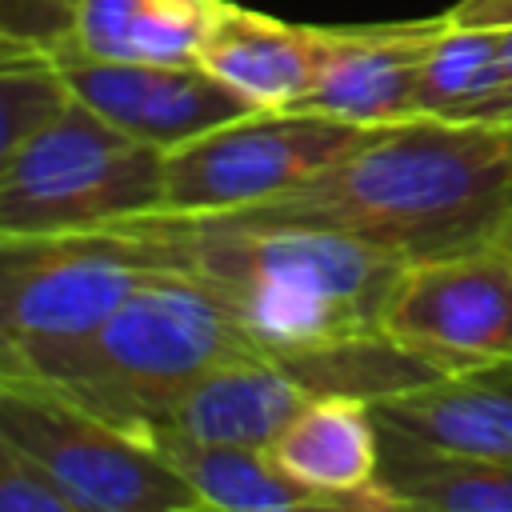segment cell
<instances>
[{
  "instance_id": "obj_23",
  "label": "cell",
  "mask_w": 512,
  "mask_h": 512,
  "mask_svg": "<svg viewBox=\"0 0 512 512\" xmlns=\"http://www.w3.org/2000/svg\"><path fill=\"white\" fill-rule=\"evenodd\" d=\"M504 236H508V240H512V228H508V232H504Z\"/></svg>"
},
{
  "instance_id": "obj_12",
  "label": "cell",
  "mask_w": 512,
  "mask_h": 512,
  "mask_svg": "<svg viewBox=\"0 0 512 512\" xmlns=\"http://www.w3.org/2000/svg\"><path fill=\"white\" fill-rule=\"evenodd\" d=\"M316 60H320V28L288 24L240 8L232 0L216 4L212 28L196 56V64H204L256 112L296 108L312 88Z\"/></svg>"
},
{
  "instance_id": "obj_13",
  "label": "cell",
  "mask_w": 512,
  "mask_h": 512,
  "mask_svg": "<svg viewBox=\"0 0 512 512\" xmlns=\"http://www.w3.org/2000/svg\"><path fill=\"white\" fill-rule=\"evenodd\" d=\"M312 396H320V392H312L308 380L292 364L264 356V352H252V356H236V360L212 368L176 404L172 420L160 432H176V436L204 440V444L268 448L276 440V432Z\"/></svg>"
},
{
  "instance_id": "obj_10",
  "label": "cell",
  "mask_w": 512,
  "mask_h": 512,
  "mask_svg": "<svg viewBox=\"0 0 512 512\" xmlns=\"http://www.w3.org/2000/svg\"><path fill=\"white\" fill-rule=\"evenodd\" d=\"M272 460L324 508H400L380 476V420L352 392L312 396L268 444Z\"/></svg>"
},
{
  "instance_id": "obj_14",
  "label": "cell",
  "mask_w": 512,
  "mask_h": 512,
  "mask_svg": "<svg viewBox=\"0 0 512 512\" xmlns=\"http://www.w3.org/2000/svg\"><path fill=\"white\" fill-rule=\"evenodd\" d=\"M220 0H76L72 36L56 52L128 64H192Z\"/></svg>"
},
{
  "instance_id": "obj_21",
  "label": "cell",
  "mask_w": 512,
  "mask_h": 512,
  "mask_svg": "<svg viewBox=\"0 0 512 512\" xmlns=\"http://www.w3.org/2000/svg\"><path fill=\"white\" fill-rule=\"evenodd\" d=\"M444 16L456 28H512V0H460Z\"/></svg>"
},
{
  "instance_id": "obj_20",
  "label": "cell",
  "mask_w": 512,
  "mask_h": 512,
  "mask_svg": "<svg viewBox=\"0 0 512 512\" xmlns=\"http://www.w3.org/2000/svg\"><path fill=\"white\" fill-rule=\"evenodd\" d=\"M76 0H0V36L4 44L56 52L72 36Z\"/></svg>"
},
{
  "instance_id": "obj_22",
  "label": "cell",
  "mask_w": 512,
  "mask_h": 512,
  "mask_svg": "<svg viewBox=\"0 0 512 512\" xmlns=\"http://www.w3.org/2000/svg\"><path fill=\"white\" fill-rule=\"evenodd\" d=\"M500 64H504L508 92H512V28H500Z\"/></svg>"
},
{
  "instance_id": "obj_16",
  "label": "cell",
  "mask_w": 512,
  "mask_h": 512,
  "mask_svg": "<svg viewBox=\"0 0 512 512\" xmlns=\"http://www.w3.org/2000/svg\"><path fill=\"white\" fill-rule=\"evenodd\" d=\"M180 476L196 488L204 508L216 512H292V508H324L316 492L296 484L268 448L252 444H204L176 432H160L152 440Z\"/></svg>"
},
{
  "instance_id": "obj_7",
  "label": "cell",
  "mask_w": 512,
  "mask_h": 512,
  "mask_svg": "<svg viewBox=\"0 0 512 512\" xmlns=\"http://www.w3.org/2000/svg\"><path fill=\"white\" fill-rule=\"evenodd\" d=\"M380 336L440 376L512 360V240L408 260L380 308Z\"/></svg>"
},
{
  "instance_id": "obj_19",
  "label": "cell",
  "mask_w": 512,
  "mask_h": 512,
  "mask_svg": "<svg viewBox=\"0 0 512 512\" xmlns=\"http://www.w3.org/2000/svg\"><path fill=\"white\" fill-rule=\"evenodd\" d=\"M0 512H76V504L36 456L0 436Z\"/></svg>"
},
{
  "instance_id": "obj_15",
  "label": "cell",
  "mask_w": 512,
  "mask_h": 512,
  "mask_svg": "<svg viewBox=\"0 0 512 512\" xmlns=\"http://www.w3.org/2000/svg\"><path fill=\"white\" fill-rule=\"evenodd\" d=\"M400 508L512 512V460L424 444L380 424V476Z\"/></svg>"
},
{
  "instance_id": "obj_17",
  "label": "cell",
  "mask_w": 512,
  "mask_h": 512,
  "mask_svg": "<svg viewBox=\"0 0 512 512\" xmlns=\"http://www.w3.org/2000/svg\"><path fill=\"white\" fill-rule=\"evenodd\" d=\"M416 108L432 120H512V92L500 64V28H456L448 24L432 44Z\"/></svg>"
},
{
  "instance_id": "obj_3",
  "label": "cell",
  "mask_w": 512,
  "mask_h": 512,
  "mask_svg": "<svg viewBox=\"0 0 512 512\" xmlns=\"http://www.w3.org/2000/svg\"><path fill=\"white\" fill-rule=\"evenodd\" d=\"M164 204V148L72 100L0 156V236L112 228Z\"/></svg>"
},
{
  "instance_id": "obj_4",
  "label": "cell",
  "mask_w": 512,
  "mask_h": 512,
  "mask_svg": "<svg viewBox=\"0 0 512 512\" xmlns=\"http://www.w3.org/2000/svg\"><path fill=\"white\" fill-rule=\"evenodd\" d=\"M168 264H180L176 244L132 228L0 236V360L96 332Z\"/></svg>"
},
{
  "instance_id": "obj_5",
  "label": "cell",
  "mask_w": 512,
  "mask_h": 512,
  "mask_svg": "<svg viewBox=\"0 0 512 512\" xmlns=\"http://www.w3.org/2000/svg\"><path fill=\"white\" fill-rule=\"evenodd\" d=\"M0 436L36 456L76 512H192L204 508L180 468L144 436L80 408L64 392L0 372Z\"/></svg>"
},
{
  "instance_id": "obj_2",
  "label": "cell",
  "mask_w": 512,
  "mask_h": 512,
  "mask_svg": "<svg viewBox=\"0 0 512 512\" xmlns=\"http://www.w3.org/2000/svg\"><path fill=\"white\" fill-rule=\"evenodd\" d=\"M252 352L224 292L180 260L152 272L96 332L0 360V372L32 376L152 440L212 368Z\"/></svg>"
},
{
  "instance_id": "obj_1",
  "label": "cell",
  "mask_w": 512,
  "mask_h": 512,
  "mask_svg": "<svg viewBox=\"0 0 512 512\" xmlns=\"http://www.w3.org/2000/svg\"><path fill=\"white\" fill-rule=\"evenodd\" d=\"M232 304L256 352L296 360L380 332V308L408 256L320 228H152Z\"/></svg>"
},
{
  "instance_id": "obj_18",
  "label": "cell",
  "mask_w": 512,
  "mask_h": 512,
  "mask_svg": "<svg viewBox=\"0 0 512 512\" xmlns=\"http://www.w3.org/2000/svg\"><path fill=\"white\" fill-rule=\"evenodd\" d=\"M72 100H76L72 84L60 72L52 52L4 44V60H0V156L20 148L40 128H48Z\"/></svg>"
},
{
  "instance_id": "obj_8",
  "label": "cell",
  "mask_w": 512,
  "mask_h": 512,
  "mask_svg": "<svg viewBox=\"0 0 512 512\" xmlns=\"http://www.w3.org/2000/svg\"><path fill=\"white\" fill-rule=\"evenodd\" d=\"M60 72L72 84V96L124 128L128 136L176 148L208 128H220L236 116L256 112L204 64H128V60H92L80 52H52Z\"/></svg>"
},
{
  "instance_id": "obj_6",
  "label": "cell",
  "mask_w": 512,
  "mask_h": 512,
  "mask_svg": "<svg viewBox=\"0 0 512 512\" xmlns=\"http://www.w3.org/2000/svg\"><path fill=\"white\" fill-rule=\"evenodd\" d=\"M376 132L304 108L236 116L164 152V204L156 212L216 216L276 200Z\"/></svg>"
},
{
  "instance_id": "obj_9",
  "label": "cell",
  "mask_w": 512,
  "mask_h": 512,
  "mask_svg": "<svg viewBox=\"0 0 512 512\" xmlns=\"http://www.w3.org/2000/svg\"><path fill=\"white\" fill-rule=\"evenodd\" d=\"M444 28L448 16L384 28H320L316 76L296 108L368 128L416 120L420 68Z\"/></svg>"
},
{
  "instance_id": "obj_11",
  "label": "cell",
  "mask_w": 512,
  "mask_h": 512,
  "mask_svg": "<svg viewBox=\"0 0 512 512\" xmlns=\"http://www.w3.org/2000/svg\"><path fill=\"white\" fill-rule=\"evenodd\" d=\"M372 412L424 444L512 460V360L420 380L372 400Z\"/></svg>"
}]
</instances>
